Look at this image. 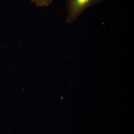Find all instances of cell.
Instances as JSON below:
<instances>
[{"label": "cell", "mask_w": 134, "mask_h": 134, "mask_svg": "<svg viewBox=\"0 0 134 134\" xmlns=\"http://www.w3.org/2000/svg\"><path fill=\"white\" fill-rule=\"evenodd\" d=\"M103 0H66L68 15L66 21H75L86 9L97 5Z\"/></svg>", "instance_id": "obj_1"}, {"label": "cell", "mask_w": 134, "mask_h": 134, "mask_svg": "<svg viewBox=\"0 0 134 134\" xmlns=\"http://www.w3.org/2000/svg\"><path fill=\"white\" fill-rule=\"evenodd\" d=\"M37 7H47L53 2L54 0H31Z\"/></svg>", "instance_id": "obj_2"}]
</instances>
